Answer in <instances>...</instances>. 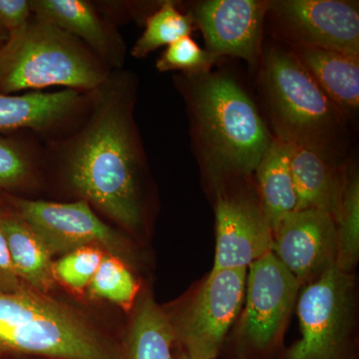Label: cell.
Segmentation results:
<instances>
[{
  "label": "cell",
  "instance_id": "cell-2",
  "mask_svg": "<svg viewBox=\"0 0 359 359\" xmlns=\"http://www.w3.org/2000/svg\"><path fill=\"white\" fill-rule=\"evenodd\" d=\"M186 76L187 102L211 182L221 189L256 172L273 139L256 104L226 73Z\"/></svg>",
  "mask_w": 359,
  "mask_h": 359
},
{
  "label": "cell",
  "instance_id": "cell-9",
  "mask_svg": "<svg viewBox=\"0 0 359 359\" xmlns=\"http://www.w3.org/2000/svg\"><path fill=\"white\" fill-rule=\"evenodd\" d=\"M13 205L15 214L41 238L51 256L96 247L122 261L128 257L124 238L103 223L86 201L52 203L14 199Z\"/></svg>",
  "mask_w": 359,
  "mask_h": 359
},
{
  "label": "cell",
  "instance_id": "cell-25",
  "mask_svg": "<svg viewBox=\"0 0 359 359\" xmlns=\"http://www.w3.org/2000/svg\"><path fill=\"white\" fill-rule=\"evenodd\" d=\"M221 56L201 48L191 36L183 37L167 46L157 61V69L183 71L186 75L207 74Z\"/></svg>",
  "mask_w": 359,
  "mask_h": 359
},
{
  "label": "cell",
  "instance_id": "cell-14",
  "mask_svg": "<svg viewBox=\"0 0 359 359\" xmlns=\"http://www.w3.org/2000/svg\"><path fill=\"white\" fill-rule=\"evenodd\" d=\"M32 13L83 42L110 69L124 62V41L93 4L84 0H32Z\"/></svg>",
  "mask_w": 359,
  "mask_h": 359
},
{
  "label": "cell",
  "instance_id": "cell-24",
  "mask_svg": "<svg viewBox=\"0 0 359 359\" xmlns=\"http://www.w3.org/2000/svg\"><path fill=\"white\" fill-rule=\"evenodd\" d=\"M105 252L96 247L80 248L52 264L55 282L77 294H83L100 266Z\"/></svg>",
  "mask_w": 359,
  "mask_h": 359
},
{
  "label": "cell",
  "instance_id": "cell-11",
  "mask_svg": "<svg viewBox=\"0 0 359 359\" xmlns=\"http://www.w3.org/2000/svg\"><path fill=\"white\" fill-rule=\"evenodd\" d=\"M273 233L259 198L219 189L216 203V254L211 273L248 269L271 252Z\"/></svg>",
  "mask_w": 359,
  "mask_h": 359
},
{
  "label": "cell",
  "instance_id": "cell-1",
  "mask_svg": "<svg viewBox=\"0 0 359 359\" xmlns=\"http://www.w3.org/2000/svg\"><path fill=\"white\" fill-rule=\"evenodd\" d=\"M135 90L127 73H111L88 93L83 124L54 148L63 173L80 200L129 230L143 224L140 172L143 155L133 110Z\"/></svg>",
  "mask_w": 359,
  "mask_h": 359
},
{
  "label": "cell",
  "instance_id": "cell-20",
  "mask_svg": "<svg viewBox=\"0 0 359 359\" xmlns=\"http://www.w3.org/2000/svg\"><path fill=\"white\" fill-rule=\"evenodd\" d=\"M123 344L126 359H175L176 342L170 314L150 295L139 301Z\"/></svg>",
  "mask_w": 359,
  "mask_h": 359
},
{
  "label": "cell",
  "instance_id": "cell-7",
  "mask_svg": "<svg viewBox=\"0 0 359 359\" xmlns=\"http://www.w3.org/2000/svg\"><path fill=\"white\" fill-rule=\"evenodd\" d=\"M301 287L271 252L250 264L244 311L233 334L231 358L268 359L276 354Z\"/></svg>",
  "mask_w": 359,
  "mask_h": 359
},
{
  "label": "cell",
  "instance_id": "cell-27",
  "mask_svg": "<svg viewBox=\"0 0 359 359\" xmlns=\"http://www.w3.org/2000/svg\"><path fill=\"white\" fill-rule=\"evenodd\" d=\"M30 289L14 268L8 245H7L6 236L0 226V294H13Z\"/></svg>",
  "mask_w": 359,
  "mask_h": 359
},
{
  "label": "cell",
  "instance_id": "cell-19",
  "mask_svg": "<svg viewBox=\"0 0 359 359\" xmlns=\"http://www.w3.org/2000/svg\"><path fill=\"white\" fill-rule=\"evenodd\" d=\"M0 226L14 268L22 282L35 292L49 295L55 287L53 262L41 238L15 212L1 215Z\"/></svg>",
  "mask_w": 359,
  "mask_h": 359
},
{
  "label": "cell",
  "instance_id": "cell-8",
  "mask_svg": "<svg viewBox=\"0 0 359 359\" xmlns=\"http://www.w3.org/2000/svg\"><path fill=\"white\" fill-rule=\"evenodd\" d=\"M248 269L210 273L183 309L170 316L176 351L192 359H218L244 306Z\"/></svg>",
  "mask_w": 359,
  "mask_h": 359
},
{
  "label": "cell",
  "instance_id": "cell-33",
  "mask_svg": "<svg viewBox=\"0 0 359 359\" xmlns=\"http://www.w3.org/2000/svg\"><path fill=\"white\" fill-rule=\"evenodd\" d=\"M1 215H4V212H1V211H0V216H1Z\"/></svg>",
  "mask_w": 359,
  "mask_h": 359
},
{
  "label": "cell",
  "instance_id": "cell-29",
  "mask_svg": "<svg viewBox=\"0 0 359 359\" xmlns=\"http://www.w3.org/2000/svg\"><path fill=\"white\" fill-rule=\"evenodd\" d=\"M7 39H8V32H6L4 25L0 23V49H1L2 47H4V45L6 44Z\"/></svg>",
  "mask_w": 359,
  "mask_h": 359
},
{
  "label": "cell",
  "instance_id": "cell-26",
  "mask_svg": "<svg viewBox=\"0 0 359 359\" xmlns=\"http://www.w3.org/2000/svg\"><path fill=\"white\" fill-rule=\"evenodd\" d=\"M36 153L25 144L0 135V189L25 185L34 176Z\"/></svg>",
  "mask_w": 359,
  "mask_h": 359
},
{
  "label": "cell",
  "instance_id": "cell-17",
  "mask_svg": "<svg viewBox=\"0 0 359 359\" xmlns=\"http://www.w3.org/2000/svg\"><path fill=\"white\" fill-rule=\"evenodd\" d=\"M290 51L344 118L355 115L359 107V56L313 47H292Z\"/></svg>",
  "mask_w": 359,
  "mask_h": 359
},
{
  "label": "cell",
  "instance_id": "cell-6",
  "mask_svg": "<svg viewBox=\"0 0 359 359\" xmlns=\"http://www.w3.org/2000/svg\"><path fill=\"white\" fill-rule=\"evenodd\" d=\"M301 339L280 359H355L356 285L337 266L308 283L297 302Z\"/></svg>",
  "mask_w": 359,
  "mask_h": 359
},
{
  "label": "cell",
  "instance_id": "cell-16",
  "mask_svg": "<svg viewBox=\"0 0 359 359\" xmlns=\"http://www.w3.org/2000/svg\"><path fill=\"white\" fill-rule=\"evenodd\" d=\"M332 153L309 146L292 145L290 170L297 194L295 211L316 209L334 216L346 172L340 171Z\"/></svg>",
  "mask_w": 359,
  "mask_h": 359
},
{
  "label": "cell",
  "instance_id": "cell-12",
  "mask_svg": "<svg viewBox=\"0 0 359 359\" xmlns=\"http://www.w3.org/2000/svg\"><path fill=\"white\" fill-rule=\"evenodd\" d=\"M269 1L207 0L189 13L204 35L209 52L244 59L255 66L261 57L262 39Z\"/></svg>",
  "mask_w": 359,
  "mask_h": 359
},
{
  "label": "cell",
  "instance_id": "cell-4",
  "mask_svg": "<svg viewBox=\"0 0 359 359\" xmlns=\"http://www.w3.org/2000/svg\"><path fill=\"white\" fill-rule=\"evenodd\" d=\"M111 73L83 42L33 13L0 49V93L6 95L51 86L89 93Z\"/></svg>",
  "mask_w": 359,
  "mask_h": 359
},
{
  "label": "cell",
  "instance_id": "cell-3",
  "mask_svg": "<svg viewBox=\"0 0 359 359\" xmlns=\"http://www.w3.org/2000/svg\"><path fill=\"white\" fill-rule=\"evenodd\" d=\"M126 359L124 344L81 311L32 289L0 294V359Z\"/></svg>",
  "mask_w": 359,
  "mask_h": 359
},
{
  "label": "cell",
  "instance_id": "cell-15",
  "mask_svg": "<svg viewBox=\"0 0 359 359\" xmlns=\"http://www.w3.org/2000/svg\"><path fill=\"white\" fill-rule=\"evenodd\" d=\"M88 93L65 89L59 92H30L23 95L0 93V131L30 129L48 133L61 128L81 112Z\"/></svg>",
  "mask_w": 359,
  "mask_h": 359
},
{
  "label": "cell",
  "instance_id": "cell-18",
  "mask_svg": "<svg viewBox=\"0 0 359 359\" xmlns=\"http://www.w3.org/2000/svg\"><path fill=\"white\" fill-rule=\"evenodd\" d=\"M290 154V144L273 138L256 169L259 204L273 233L283 219L297 209Z\"/></svg>",
  "mask_w": 359,
  "mask_h": 359
},
{
  "label": "cell",
  "instance_id": "cell-21",
  "mask_svg": "<svg viewBox=\"0 0 359 359\" xmlns=\"http://www.w3.org/2000/svg\"><path fill=\"white\" fill-rule=\"evenodd\" d=\"M332 218L337 236V268L353 273L359 259V180L355 172H346Z\"/></svg>",
  "mask_w": 359,
  "mask_h": 359
},
{
  "label": "cell",
  "instance_id": "cell-13",
  "mask_svg": "<svg viewBox=\"0 0 359 359\" xmlns=\"http://www.w3.org/2000/svg\"><path fill=\"white\" fill-rule=\"evenodd\" d=\"M271 252L301 285L313 282L337 266L334 218L316 209L290 212L273 231Z\"/></svg>",
  "mask_w": 359,
  "mask_h": 359
},
{
  "label": "cell",
  "instance_id": "cell-32",
  "mask_svg": "<svg viewBox=\"0 0 359 359\" xmlns=\"http://www.w3.org/2000/svg\"><path fill=\"white\" fill-rule=\"evenodd\" d=\"M226 359H244V358H229Z\"/></svg>",
  "mask_w": 359,
  "mask_h": 359
},
{
  "label": "cell",
  "instance_id": "cell-10",
  "mask_svg": "<svg viewBox=\"0 0 359 359\" xmlns=\"http://www.w3.org/2000/svg\"><path fill=\"white\" fill-rule=\"evenodd\" d=\"M292 47H313L359 56V13L341 0H276L268 13Z\"/></svg>",
  "mask_w": 359,
  "mask_h": 359
},
{
  "label": "cell",
  "instance_id": "cell-23",
  "mask_svg": "<svg viewBox=\"0 0 359 359\" xmlns=\"http://www.w3.org/2000/svg\"><path fill=\"white\" fill-rule=\"evenodd\" d=\"M87 290L93 299H106L130 311L136 301L139 283L124 261L106 252Z\"/></svg>",
  "mask_w": 359,
  "mask_h": 359
},
{
  "label": "cell",
  "instance_id": "cell-31",
  "mask_svg": "<svg viewBox=\"0 0 359 359\" xmlns=\"http://www.w3.org/2000/svg\"><path fill=\"white\" fill-rule=\"evenodd\" d=\"M9 359H47V358H9Z\"/></svg>",
  "mask_w": 359,
  "mask_h": 359
},
{
  "label": "cell",
  "instance_id": "cell-22",
  "mask_svg": "<svg viewBox=\"0 0 359 359\" xmlns=\"http://www.w3.org/2000/svg\"><path fill=\"white\" fill-rule=\"evenodd\" d=\"M193 30L194 21L190 14L181 13L174 2H163L146 20L145 29L131 54L135 58L146 57L160 47L169 46L177 40L190 36Z\"/></svg>",
  "mask_w": 359,
  "mask_h": 359
},
{
  "label": "cell",
  "instance_id": "cell-30",
  "mask_svg": "<svg viewBox=\"0 0 359 359\" xmlns=\"http://www.w3.org/2000/svg\"><path fill=\"white\" fill-rule=\"evenodd\" d=\"M175 359H192L186 355L185 353H181V351H177L175 353Z\"/></svg>",
  "mask_w": 359,
  "mask_h": 359
},
{
  "label": "cell",
  "instance_id": "cell-28",
  "mask_svg": "<svg viewBox=\"0 0 359 359\" xmlns=\"http://www.w3.org/2000/svg\"><path fill=\"white\" fill-rule=\"evenodd\" d=\"M32 16L27 0H0V23L8 35L22 29Z\"/></svg>",
  "mask_w": 359,
  "mask_h": 359
},
{
  "label": "cell",
  "instance_id": "cell-5",
  "mask_svg": "<svg viewBox=\"0 0 359 359\" xmlns=\"http://www.w3.org/2000/svg\"><path fill=\"white\" fill-rule=\"evenodd\" d=\"M261 85L276 138L334 152L344 116L292 51L266 48Z\"/></svg>",
  "mask_w": 359,
  "mask_h": 359
}]
</instances>
